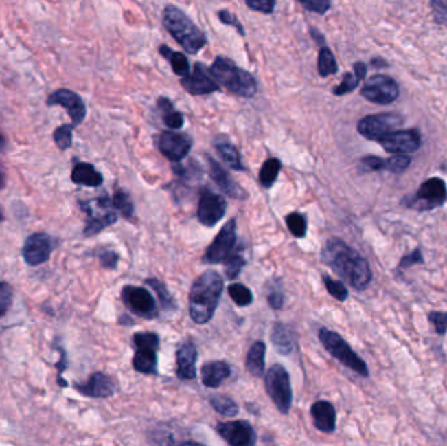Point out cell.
Instances as JSON below:
<instances>
[{"instance_id": "50", "label": "cell", "mask_w": 447, "mask_h": 446, "mask_svg": "<svg viewBox=\"0 0 447 446\" xmlns=\"http://www.w3.org/2000/svg\"><path fill=\"white\" fill-rule=\"evenodd\" d=\"M429 321L433 324L434 328L438 334H445L447 330V313L446 311H431Z\"/></svg>"}, {"instance_id": "27", "label": "cell", "mask_w": 447, "mask_h": 446, "mask_svg": "<svg viewBox=\"0 0 447 446\" xmlns=\"http://www.w3.org/2000/svg\"><path fill=\"white\" fill-rule=\"evenodd\" d=\"M264 355L266 344L263 342H255L246 356V369L254 377H262L264 373Z\"/></svg>"}, {"instance_id": "39", "label": "cell", "mask_w": 447, "mask_h": 446, "mask_svg": "<svg viewBox=\"0 0 447 446\" xmlns=\"http://www.w3.org/2000/svg\"><path fill=\"white\" fill-rule=\"evenodd\" d=\"M224 265H225L227 278L231 280V279H236L241 274V271L246 265V260L240 253H234V254L231 253L228 257L225 258Z\"/></svg>"}, {"instance_id": "24", "label": "cell", "mask_w": 447, "mask_h": 446, "mask_svg": "<svg viewBox=\"0 0 447 446\" xmlns=\"http://www.w3.org/2000/svg\"><path fill=\"white\" fill-rule=\"evenodd\" d=\"M231 369L225 361H209L202 366V382L207 388H218L231 376Z\"/></svg>"}, {"instance_id": "55", "label": "cell", "mask_w": 447, "mask_h": 446, "mask_svg": "<svg viewBox=\"0 0 447 446\" xmlns=\"http://www.w3.org/2000/svg\"><path fill=\"white\" fill-rule=\"evenodd\" d=\"M67 368V359H66V352L60 350V360L58 364V379H60V376L63 375V372Z\"/></svg>"}, {"instance_id": "17", "label": "cell", "mask_w": 447, "mask_h": 446, "mask_svg": "<svg viewBox=\"0 0 447 446\" xmlns=\"http://www.w3.org/2000/svg\"><path fill=\"white\" fill-rule=\"evenodd\" d=\"M191 147L192 140L185 133L163 131L159 137L160 152L170 161H182L190 153Z\"/></svg>"}, {"instance_id": "32", "label": "cell", "mask_w": 447, "mask_h": 446, "mask_svg": "<svg viewBox=\"0 0 447 446\" xmlns=\"http://www.w3.org/2000/svg\"><path fill=\"white\" fill-rule=\"evenodd\" d=\"M271 340L273 346L277 348V351L280 353L289 355L290 352L293 351L292 333L288 330V327L285 324H276L273 326Z\"/></svg>"}, {"instance_id": "10", "label": "cell", "mask_w": 447, "mask_h": 446, "mask_svg": "<svg viewBox=\"0 0 447 446\" xmlns=\"http://www.w3.org/2000/svg\"><path fill=\"white\" fill-rule=\"evenodd\" d=\"M361 95L370 102L389 105L399 97V85L390 76L374 75L363 85Z\"/></svg>"}, {"instance_id": "6", "label": "cell", "mask_w": 447, "mask_h": 446, "mask_svg": "<svg viewBox=\"0 0 447 446\" xmlns=\"http://www.w3.org/2000/svg\"><path fill=\"white\" fill-rule=\"evenodd\" d=\"M82 210L88 215L84 234L92 237L118 220V215L108 195H101L95 201L82 202Z\"/></svg>"}, {"instance_id": "41", "label": "cell", "mask_w": 447, "mask_h": 446, "mask_svg": "<svg viewBox=\"0 0 447 446\" xmlns=\"http://www.w3.org/2000/svg\"><path fill=\"white\" fill-rule=\"evenodd\" d=\"M323 283H325V288L328 291V293L332 296V298L339 300V301H345L349 293H348V289L345 288V285L339 282V280H334L331 279L330 276L327 275H323Z\"/></svg>"}, {"instance_id": "37", "label": "cell", "mask_w": 447, "mask_h": 446, "mask_svg": "<svg viewBox=\"0 0 447 446\" xmlns=\"http://www.w3.org/2000/svg\"><path fill=\"white\" fill-rule=\"evenodd\" d=\"M286 225L290 230V233L297 237V238H303L306 236V230H308V221L306 217L303 216L299 212H292L289 214L286 219Z\"/></svg>"}, {"instance_id": "18", "label": "cell", "mask_w": 447, "mask_h": 446, "mask_svg": "<svg viewBox=\"0 0 447 446\" xmlns=\"http://www.w3.org/2000/svg\"><path fill=\"white\" fill-rule=\"evenodd\" d=\"M218 434L233 446H251L257 443V434L250 425V423L244 420L220 423L217 425Z\"/></svg>"}, {"instance_id": "7", "label": "cell", "mask_w": 447, "mask_h": 446, "mask_svg": "<svg viewBox=\"0 0 447 446\" xmlns=\"http://www.w3.org/2000/svg\"><path fill=\"white\" fill-rule=\"evenodd\" d=\"M266 390L277 410L286 415L292 405L290 379L283 365H272L266 375Z\"/></svg>"}, {"instance_id": "26", "label": "cell", "mask_w": 447, "mask_h": 446, "mask_svg": "<svg viewBox=\"0 0 447 446\" xmlns=\"http://www.w3.org/2000/svg\"><path fill=\"white\" fill-rule=\"evenodd\" d=\"M366 72H367V67H366L365 63H363V62L354 63L353 72L345 74L341 82L334 89V95L344 96L353 92L358 87L360 81L365 79Z\"/></svg>"}, {"instance_id": "42", "label": "cell", "mask_w": 447, "mask_h": 446, "mask_svg": "<svg viewBox=\"0 0 447 446\" xmlns=\"http://www.w3.org/2000/svg\"><path fill=\"white\" fill-rule=\"evenodd\" d=\"M411 164V159L406 155H393V157L385 160V170L400 175Z\"/></svg>"}, {"instance_id": "12", "label": "cell", "mask_w": 447, "mask_h": 446, "mask_svg": "<svg viewBox=\"0 0 447 446\" xmlns=\"http://www.w3.org/2000/svg\"><path fill=\"white\" fill-rule=\"evenodd\" d=\"M123 304L136 315L152 320L157 317L156 301L152 298L150 292L135 285H126L122 289Z\"/></svg>"}, {"instance_id": "53", "label": "cell", "mask_w": 447, "mask_h": 446, "mask_svg": "<svg viewBox=\"0 0 447 446\" xmlns=\"http://www.w3.org/2000/svg\"><path fill=\"white\" fill-rule=\"evenodd\" d=\"M100 260H101L102 267L114 270V269H117V266H118L119 256H118L115 252L108 250V252H104V253L100 256Z\"/></svg>"}, {"instance_id": "44", "label": "cell", "mask_w": 447, "mask_h": 446, "mask_svg": "<svg viewBox=\"0 0 447 446\" xmlns=\"http://www.w3.org/2000/svg\"><path fill=\"white\" fill-rule=\"evenodd\" d=\"M14 301V289L5 282H0V318H3L10 311Z\"/></svg>"}, {"instance_id": "15", "label": "cell", "mask_w": 447, "mask_h": 446, "mask_svg": "<svg viewBox=\"0 0 447 446\" xmlns=\"http://www.w3.org/2000/svg\"><path fill=\"white\" fill-rule=\"evenodd\" d=\"M378 143L389 153L408 155L420 148V133L417 130H395L383 136Z\"/></svg>"}, {"instance_id": "54", "label": "cell", "mask_w": 447, "mask_h": 446, "mask_svg": "<svg viewBox=\"0 0 447 446\" xmlns=\"http://www.w3.org/2000/svg\"><path fill=\"white\" fill-rule=\"evenodd\" d=\"M268 304H270V306H271L272 309H282L283 308V305H284V296H283V293H280V292H272V293H270L268 295Z\"/></svg>"}, {"instance_id": "19", "label": "cell", "mask_w": 447, "mask_h": 446, "mask_svg": "<svg viewBox=\"0 0 447 446\" xmlns=\"http://www.w3.org/2000/svg\"><path fill=\"white\" fill-rule=\"evenodd\" d=\"M47 105L49 107H55V105L63 107L67 110L72 123L75 126L82 123V121L85 120V115H87V108H85V104H84L82 97L69 89L55 91L54 93L49 96Z\"/></svg>"}, {"instance_id": "45", "label": "cell", "mask_w": 447, "mask_h": 446, "mask_svg": "<svg viewBox=\"0 0 447 446\" xmlns=\"http://www.w3.org/2000/svg\"><path fill=\"white\" fill-rule=\"evenodd\" d=\"M303 8L314 14H325L331 8V0H298Z\"/></svg>"}, {"instance_id": "29", "label": "cell", "mask_w": 447, "mask_h": 446, "mask_svg": "<svg viewBox=\"0 0 447 446\" xmlns=\"http://www.w3.org/2000/svg\"><path fill=\"white\" fill-rule=\"evenodd\" d=\"M215 147H216L217 153L220 155V157L224 160L227 165H229L231 169L244 170V168L242 161H241L240 152H238V149L231 144L229 140L217 139L216 142H215Z\"/></svg>"}, {"instance_id": "59", "label": "cell", "mask_w": 447, "mask_h": 446, "mask_svg": "<svg viewBox=\"0 0 447 446\" xmlns=\"http://www.w3.org/2000/svg\"><path fill=\"white\" fill-rule=\"evenodd\" d=\"M4 220V216H3V214H1V211H0V221H3Z\"/></svg>"}, {"instance_id": "4", "label": "cell", "mask_w": 447, "mask_h": 446, "mask_svg": "<svg viewBox=\"0 0 447 446\" xmlns=\"http://www.w3.org/2000/svg\"><path fill=\"white\" fill-rule=\"evenodd\" d=\"M209 69L218 85H222L234 95L251 98L257 92V80L254 76L238 67L229 58L216 56Z\"/></svg>"}, {"instance_id": "48", "label": "cell", "mask_w": 447, "mask_h": 446, "mask_svg": "<svg viewBox=\"0 0 447 446\" xmlns=\"http://www.w3.org/2000/svg\"><path fill=\"white\" fill-rule=\"evenodd\" d=\"M244 1L250 10L266 14H272L276 5V0H244Z\"/></svg>"}, {"instance_id": "49", "label": "cell", "mask_w": 447, "mask_h": 446, "mask_svg": "<svg viewBox=\"0 0 447 446\" xmlns=\"http://www.w3.org/2000/svg\"><path fill=\"white\" fill-rule=\"evenodd\" d=\"M360 168L364 172H378L385 170V159H380L377 156H366L361 159Z\"/></svg>"}, {"instance_id": "47", "label": "cell", "mask_w": 447, "mask_h": 446, "mask_svg": "<svg viewBox=\"0 0 447 446\" xmlns=\"http://www.w3.org/2000/svg\"><path fill=\"white\" fill-rule=\"evenodd\" d=\"M147 284L150 285V287L157 292L159 298L161 300V304H163V308H172V306H173V300H172V296L169 295L168 289L165 288V285H163L161 282H159V280H156V279H148V280H147Z\"/></svg>"}, {"instance_id": "52", "label": "cell", "mask_w": 447, "mask_h": 446, "mask_svg": "<svg viewBox=\"0 0 447 446\" xmlns=\"http://www.w3.org/2000/svg\"><path fill=\"white\" fill-rule=\"evenodd\" d=\"M419 263H424V257H422L420 249H415L411 254L402 258V260L399 263V269H408V267H411L413 265H419Z\"/></svg>"}, {"instance_id": "20", "label": "cell", "mask_w": 447, "mask_h": 446, "mask_svg": "<svg viewBox=\"0 0 447 446\" xmlns=\"http://www.w3.org/2000/svg\"><path fill=\"white\" fill-rule=\"evenodd\" d=\"M75 389L82 395L91 398H108L117 390L113 379L101 372L93 373L87 382L75 385Z\"/></svg>"}, {"instance_id": "43", "label": "cell", "mask_w": 447, "mask_h": 446, "mask_svg": "<svg viewBox=\"0 0 447 446\" xmlns=\"http://www.w3.org/2000/svg\"><path fill=\"white\" fill-rule=\"evenodd\" d=\"M134 343L137 348H149L156 351L160 346V339L157 334L153 333H137L134 335Z\"/></svg>"}, {"instance_id": "22", "label": "cell", "mask_w": 447, "mask_h": 446, "mask_svg": "<svg viewBox=\"0 0 447 446\" xmlns=\"http://www.w3.org/2000/svg\"><path fill=\"white\" fill-rule=\"evenodd\" d=\"M208 165H209V175L211 178L215 181L217 186L222 190L227 195L237 199H244L246 197L244 190L241 189L233 179L229 173L212 157H208Z\"/></svg>"}, {"instance_id": "56", "label": "cell", "mask_w": 447, "mask_h": 446, "mask_svg": "<svg viewBox=\"0 0 447 446\" xmlns=\"http://www.w3.org/2000/svg\"><path fill=\"white\" fill-rule=\"evenodd\" d=\"M310 36H312V38L315 40V42H318L319 45L323 46V43H325V37H323L322 33H319L317 29L312 27V29H310Z\"/></svg>"}, {"instance_id": "33", "label": "cell", "mask_w": 447, "mask_h": 446, "mask_svg": "<svg viewBox=\"0 0 447 446\" xmlns=\"http://www.w3.org/2000/svg\"><path fill=\"white\" fill-rule=\"evenodd\" d=\"M282 170V162L279 159H268L263 164L260 173H259V182L263 188L268 189L275 183L277 176Z\"/></svg>"}, {"instance_id": "16", "label": "cell", "mask_w": 447, "mask_h": 446, "mask_svg": "<svg viewBox=\"0 0 447 446\" xmlns=\"http://www.w3.org/2000/svg\"><path fill=\"white\" fill-rule=\"evenodd\" d=\"M227 212L225 199L212 190L203 189L199 198L198 217L205 227H214Z\"/></svg>"}, {"instance_id": "57", "label": "cell", "mask_w": 447, "mask_h": 446, "mask_svg": "<svg viewBox=\"0 0 447 446\" xmlns=\"http://www.w3.org/2000/svg\"><path fill=\"white\" fill-rule=\"evenodd\" d=\"M4 186H5V175H4L3 168L0 166V190L3 189Z\"/></svg>"}, {"instance_id": "21", "label": "cell", "mask_w": 447, "mask_h": 446, "mask_svg": "<svg viewBox=\"0 0 447 446\" xmlns=\"http://www.w3.org/2000/svg\"><path fill=\"white\" fill-rule=\"evenodd\" d=\"M198 351L194 343H183L176 352V376L181 379L190 381L196 377Z\"/></svg>"}, {"instance_id": "34", "label": "cell", "mask_w": 447, "mask_h": 446, "mask_svg": "<svg viewBox=\"0 0 447 446\" xmlns=\"http://www.w3.org/2000/svg\"><path fill=\"white\" fill-rule=\"evenodd\" d=\"M318 72L321 76H330L338 72V63L332 54L331 49L327 46H322L318 54Z\"/></svg>"}, {"instance_id": "40", "label": "cell", "mask_w": 447, "mask_h": 446, "mask_svg": "<svg viewBox=\"0 0 447 446\" xmlns=\"http://www.w3.org/2000/svg\"><path fill=\"white\" fill-rule=\"evenodd\" d=\"M75 124H65L54 131V142L60 150H67L72 146V131Z\"/></svg>"}, {"instance_id": "9", "label": "cell", "mask_w": 447, "mask_h": 446, "mask_svg": "<svg viewBox=\"0 0 447 446\" xmlns=\"http://www.w3.org/2000/svg\"><path fill=\"white\" fill-rule=\"evenodd\" d=\"M403 124V118L393 113L367 115L357 124V131L361 135L374 142H380L383 136L396 130V127Z\"/></svg>"}, {"instance_id": "46", "label": "cell", "mask_w": 447, "mask_h": 446, "mask_svg": "<svg viewBox=\"0 0 447 446\" xmlns=\"http://www.w3.org/2000/svg\"><path fill=\"white\" fill-rule=\"evenodd\" d=\"M431 7L435 23L447 25V0H431Z\"/></svg>"}, {"instance_id": "14", "label": "cell", "mask_w": 447, "mask_h": 446, "mask_svg": "<svg viewBox=\"0 0 447 446\" xmlns=\"http://www.w3.org/2000/svg\"><path fill=\"white\" fill-rule=\"evenodd\" d=\"M236 220L231 219L221 228L215 241L207 249L203 257L204 263L216 265L225 260L236 245Z\"/></svg>"}, {"instance_id": "5", "label": "cell", "mask_w": 447, "mask_h": 446, "mask_svg": "<svg viewBox=\"0 0 447 446\" xmlns=\"http://www.w3.org/2000/svg\"><path fill=\"white\" fill-rule=\"evenodd\" d=\"M319 339L325 350L330 352L336 360H339L341 364L348 366L353 372H356L363 377L369 376V369L365 361L353 351L351 346L341 338L338 333L322 328L319 331Z\"/></svg>"}, {"instance_id": "3", "label": "cell", "mask_w": 447, "mask_h": 446, "mask_svg": "<svg viewBox=\"0 0 447 446\" xmlns=\"http://www.w3.org/2000/svg\"><path fill=\"white\" fill-rule=\"evenodd\" d=\"M163 23L169 34L189 53L198 54L207 45V37L187 14L176 5H166Z\"/></svg>"}, {"instance_id": "35", "label": "cell", "mask_w": 447, "mask_h": 446, "mask_svg": "<svg viewBox=\"0 0 447 446\" xmlns=\"http://www.w3.org/2000/svg\"><path fill=\"white\" fill-rule=\"evenodd\" d=\"M228 292H229L231 300L234 301V304L238 306H249L254 301V296H253L251 291L244 284H231L228 288Z\"/></svg>"}, {"instance_id": "38", "label": "cell", "mask_w": 447, "mask_h": 446, "mask_svg": "<svg viewBox=\"0 0 447 446\" xmlns=\"http://www.w3.org/2000/svg\"><path fill=\"white\" fill-rule=\"evenodd\" d=\"M113 201V205L117 211H119L122 214V216L131 217L134 214V205H133V201L130 198V195L124 191V190H117L114 194Z\"/></svg>"}, {"instance_id": "58", "label": "cell", "mask_w": 447, "mask_h": 446, "mask_svg": "<svg viewBox=\"0 0 447 446\" xmlns=\"http://www.w3.org/2000/svg\"><path fill=\"white\" fill-rule=\"evenodd\" d=\"M4 147H5V137L3 135V133L0 131V150H3Z\"/></svg>"}, {"instance_id": "1", "label": "cell", "mask_w": 447, "mask_h": 446, "mask_svg": "<svg viewBox=\"0 0 447 446\" xmlns=\"http://www.w3.org/2000/svg\"><path fill=\"white\" fill-rule=\"evenodd\" d=\"M322 260L358 291L366 289L371 282L373 274L367 260L339 238H331L325 243Z\"/></svg>"}, {"instance_id": "8", "label": "cell", "mask_w": 447, "mask_h": 446, "mask_svg": "<svg viewBox=\"0 0 447 446\" xmlns=\"http://www.w3.org/2000/svg\"><path fill=\"white\" fill-rule=\"evenodd\" d=\"M447 201V188L442 178L433 177L422 182L420 189L412 199L406 201V207L417 211H432L444 205Z\"/></svg>"}, {"instance_id": "36", "label": "cell", "mask_w": 447, "mask_h": 446, "mask_svg": "<svg viewBox=\"0 0 447 446\" xmlns=\"http://www.w3.org/2000/svg\"><path fill=\"white\" fill-rule=\"evenodd\" d=\"M211 405L215 408L216 412L228 418L236 416L238 414V405L229 397L216 395L211 398Z\"/></svg>"}, {"instance_id": "28", "label": "cell", "mask_w": 447, "mask_h": 446, "mask_svg": "<svg viewBox=\"0 0 447 446\" xmlns=\"http://www.w3.org/2000/svg\"><path fill=\"white\" fill-rule=\"evenodd\" d=\"M159 52L170 63V66L173 68V72L176 74V76L183 78L190 72V63H189V59L186 55L182 54L181 52H174L173 49H170L166 45H161Z\"/></svg>"}, {"instance_id": "25", "label": "cell", "mask_w": 447, "mask_h": 446, "mask_svg": "<svg viewBox=\"0 0 447 446\" xmlns=\"http://www.w3.org/2000/svg\"><path fill=\"white\" fill-rule=\"evenodd\" d=\"M71 179L76 185H82L88 188H98L104 182V177L95 170V166L88 162H79L73 166Z\"/></svg>"}, {"instance_id": "13", "label": "cell", "mask_w": 447, "mask_h": 446, "mask_svg": "<svg viewBox=\"0 0 447 446\" xmlns=\"http://www.w3.org/2000/svg\"><path fill=\"white\" fill-rule=\"evenodd\" d=\"M181 85L192 96L211 95L220 89V85L212 76L211 69L200 62H196L192 72H189L181 79Z\"/></svg>"}, {"instance_id": "11", "label": "cell", "mask_w": 447, "mask_h": 446, "mask_svg": "<svg viewBox=\"0 0 447 446\" xmlns=\"http://www.w3.org/2000/svg\"><path fill=\"white\" fill-rule=\"evenodd\" d=\"M55 247L56 241L51 236L46 233H33L24 243L21 254L27 265L36 267L50 259Z\"/></svg>"}, {"instance_id": "31", "label": "cell", "mask_w": 447, "mask_h": 446, "mask_svg": "<svg viewBox=\"0 0 447 446\" xmlns=\"http://www.w3.org/2000/svg\"><path fill=\"white\" fill-rule=\"evenodd\" d=\"M157 107H159V110L163 113V121L168 127H170L172 130H178L183 126V123H185L183 115L179 111H176L169 98L160 97L157 100Z\"/></svg>"}, {"instance_id": "30", "label": "cell", "mask_w": 447, "mask_h": 446, "mask_svg": "<svg viewBox=\"0 0 447 446\" xmlns=\"http://www.w3.org/2000/svg\"><path fill=\"white\" fill-rule=\"evenodd\" d=\"M133 365L135 370L144 375H154L157 372V355L154 350L137 348Z\"/></svg>"}, {"instance_id": "23", "label": "cell", "mask_w": 447, "mask_h": 446, "mask_svg": "<svg viewBox=\"0 0 447 446\" xmlns=\"http://www.w3.org/2000/svg\"><path fill=\"white\" fill-rule=\"evenodd\" d=\"M314 425L318 431L332 433L336 428V410L330 402L319 401L312 405Z\"/></svg>"}, {"instance_id": "51", "label": "cell", "mask_w": 447, "mask_h": 446, "mask_svg": "<svg viewBox=\"0 0 447 446\" xmlns=\"http://www.w3.org/2000/svg\"><path fill=\"white\" fill-rule=\"evenodd\" d=\"M218 19L222 24L229 25V27H236L241 36H244V29L240 20L237 19L236 14H231L228 10H221L218 11Z\"/></svg>"}, {"instance_id": "2", "label": "cell", "mask_w": 447, "mask_h": 446, "mask_svg": "<svg viewBox=\"0 0 447 446\" xmlns=\"http://www.w3.org/2000/svg\"><path fill=\"white\" fill-rule=\"evenodd\" d=\"M222 278L216 271H205L191 287L190 317L194 322L203 324L211 321L222 293Z\"/></svg>"}]
</instances>
